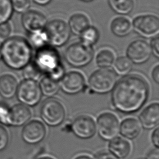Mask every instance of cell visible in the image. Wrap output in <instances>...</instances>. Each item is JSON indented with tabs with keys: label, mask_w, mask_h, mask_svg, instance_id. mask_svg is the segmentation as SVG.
<instances>
[{
	"label": "cell",
	"mask_w": 159,
	"mask_h": 159,
	"mask_svg": "<svg viewBox=\"0 0 159 159\" xmlns=\"http://www.w3.org/2000/svg\"><path fill=\"white\" fill-rule=\"evenodd\" d=\"M149 94L146 80L138 75H129L117 81L112 89L111 102L117 111L125 114L138 111L145 103Z\"/></svg>",
	"instance_id": "obj_1"
},
{
	"label": "cell",
	"mask_w": 159,
	"mask_h": 159,
	"mask_svg": "<svg viewBox=\"0 0 159 159\" xmlns=\"http://www.w3.org/2000/svg\"><path fill=\"white\" fill-rule=\"evenodd\" d=\"M1 59L12 70H21L30 61L32 48L29 41L22 37H9L1 45Z\"/></svg>",
	"instance_id": "obj_2"
},
{
	"label": "cell",
	"mask_w": 159,
	"mask_h": 159,
	"mask_svg": "<svg viewBox=\"0 0 159 159\" xmlns=\"http://www.w3.org/2000/svg\"><path fill=\"white\" fill-rule=\"evenodd\" d=\"M33 63L42 75L58 81L65 75L60 55L53 47L45 45L37 50Z\"/></svg>",
	"instance_id": "obj_3"
},
{
	"label": "cell",
	"mask_w": 159,
	"mask_h": 159,
	"mask_svg": "<svg viewBox=\"0 0 159 159\" xmlns=\"http://www.w3.org/2000/svg\"><path fill=\"white\" fill-rule=\"evenodd\" d=\"M117 75L109 68H101L94 71L88 79V86L97 94L111 91L117 83Z\"/></svg>",
	"instance_id": "obj_4"
},
{
	"label": "cell",
	"mask_w": 159,
	"mask_h": 159,
	"mask_svg": "<svg viewBox=\"0 0 159 159\" xmlns=\"http://www.w3.org/2000/svg\"><path fill=\"white\" fill-rule=\"evenodd\" d=\"M94 50L92 46L81 42L71 44L65 52L66 62L75 68H82L88 65L93 60Z\"/></svg>",
	"instance_id": "obj_5"
},
{
	"label": "cell",
	"mask_w": 159,
	"mask_h": 159,
	"mask_svg": "<svg viewBox=\"0 0 159 159\" xmlns=\"http://www.w3.org/2000/svg\"><path fill=\"white\" fill-rule=\"evenodd\" d=\"M44 31L48 42L54 47H61L70 37L71 31L68 24L62 19H56L47 22Z\"/></svg>",
	"instance_id": "obj_6"
},
{
	"label": "cell",
	"mask_w": 159,
	"mask_h": 159,
	"mask_svg": "<svg viewBox=\"0 0 159 159\" xmlns=\"http://www.w3.org/2000/svg\"><path fill=\"white\" fill-rule=\"evenodd\" d=\"M40 116L48 125L58 126L63 122L65 117V109L60 101L50 98L42 103L40 107Z\"/></svg>",
	"instance_id": "obj_7"
},
{
	"label": "cell",
	"mask_w": 159,
	"mask_h": 159,
	"mask_svg": "<svg viewBox=\"0 0 159 159\" xmlns=\"http://www.w3.org/2000/svg\"><path fill=\"white\" fill-rule=\"evenodd\" d=\"M16 95L21 104L34 106L40 101L42 93L36 81L24 79L18 84Z\"/></svg>",
	"instance_id": "obj_8"
},
{
	"label": "cell",
	"mask_w": 159,
	"mask_h": 159,
	"mask_svg": "<svg viewBox=\"0 0 159 159\" xmlns=\"http://www.w3.org/2000/svg\"><path fill=\"white\" fill-rule=\"evenodd\" d=\"M96 126L99 135L105 140L113 139L119 133V121L117 116L112 112H105L100 114Z\"/></svg>",
	"instance_id": "obj_9"
},
{
	"label": "cell",
	"mask_w": 159,
	"mask_h": 159,
	"mask_svg": "<svg viewBox=\"0 0 159 159\" xmlns=\"http://www.w3.org/2000/svg\"><path fill=\"white\" fill-rule=\"evenodd\" d=\"M132 24L134 30L143 37H155L158 34L159 19L156 15L148 14L138 16L133 20Z\"/></svg>",
	"instance_id": "obj_10"
},
{
	"label": "cell",
	"mask_w": 159,
	"mask_h": 159,
	"mask_svg": "<svg viewBox=\"0 0 159 159\" xmlns=\"http://www.w3.org/2000/svg\"><path fill=\"white\" fill-rule=\"evenodd\" d=\"M152 53L150 45L143 40H135L128 46L127 57L135 64H142L146 62Z\"/></svg>",
	"instance_id": "obj_11"
},
{
	"label": "cell",
	"mask_w": 159,
	"mask_h": 159,
	"mask_svg": "<svg viewBox=\"0 0 159 159\" xmlns=\"http://www.w3.org/2000/svg\"><path fill=\"white\" fill-rule=\"evenodd\" d=\"M85 86V78L82 73L71 71L64 75L60 80V87L68 94H75L83 90Z\"/></svg>",
	"instance_id": "obj_12"
},
{
	"label": "cell",
	"mask_w": 159,
	"mask_h": 159,
	"mask_svg": "<svg viewBox=\"0 0 159 159\" xmlns=\"http://www.w3.org/2000/svg\"><path fill=\"white\" fill-rule=\"evenodd\" d=\"M46 135V128L39 120H32L27 123L22 129L21 136L23 140L29 144L40 142Z\"/></svg>",
	"instance_id": "obj_13"
},
{
	"label": "cell",
	"mask_w": 159,
	"mask_h": 159,
	"mask_svg": "<svg viewBox=\"0 0 159 159\" xmlns=\"http://www.w3.org/2000/svg\"><path fill=\"white\" fill-rule=\"evenodd\" d=\"M71 130L76 137L88 139L95 134L96 123L94 119L89 116H80L73 120L71 124Z\"/></svg>",
	"instance_id": "obj_14"
},
{
	"label": "cell",
	"mask_w": 159,
	"mask_h": 159,
	"mask_svg": "<svg viewBox=\"0 0 159 159\" xmlns=\"http://www.w3.org/2000/svg\"><path fill=\"white\" fill-rule=\"evenodd\" d=\"M23 27L29 32H34L43 30L47 20L41 12L34 10H28L23 13L21 17Z\"/></svg>",
	"instance_id": "obj_15"
},
{
	"label": "cell",
	"mask_w": 159,
	"mask_h": 159,
	"mask_svg": "<svg viewBox=\"0 0 159 159\" xmlns=\"http://www.w3.org/2000/svg\"><path fill=\"white\" fill-rule=\"evenodd\" d=\"M31 117L29 107L21 103L10 107L9 126L19 127L25 124Z\"/></svg>",
	"instance_id": "obj_16"
},
{
	"label": "cell",
	"mask_w": 159,
	"mask_h": 159,
	"mask_svg": "<svg viewBox=\"0 0 159 159\" xmlns=\"http://www.w3.org/2000/svg\"><path fill=\"white\" fill-rule=\"evenodd\" d=\"M140 124L146 129H152L156 127L159 121V104L153 102L147 106L139 116Z\"/></svg>",
	"instance_id": "obj_17"
},
{
	"label": "cell",
	"mask_w": 159,
	"mask_h": 159,
	"mask_svg": "<svg viewBox=\"0 0 159 159\" xmlns=\"http://www.w3.org/2000/svg\"><path fill=\"white\" fill-rule=\"evenodd\" d=\"M17 87V80L13 75L5 74L0 76V96L2 98H13L16 94Z\"/></svg>",
	"instance_id": "obj_18"
},
{
	"label": "cell",
	"mask_w": 159,
	"mask_h": 159,
	"mask_svg": "<svg viewBox=\"0 0 159 159\" xmlns=\"http://www.w3.org/2000/svg\"><path fill=\"white\" fill-rule=\"evenodd\" d=\"M130 143L120 137L114 138L109 143L110 153L118 159L126 158L130 153Z\"/></svg>",
	"instance_id": "obj_19"
},
{
	"label": "cell",
	"mask_w": 159,
	"mask_h": 159,
	"mask_svg": "<svg viewBox=\"0 0 159 159\" xmlns=\"http://www.w3.org/2000/svg\"><path fill=\"white\" fill-rule=\"evenodd\" d=\"M141 125L135 118L129 117L124 119L120 124V134L128 139H135L140 133Z\"/></svg>",
	"instance_id": "obj_20"
},
{
	"label": "cell",
	"mask_w": 159,
	"mask_h": 159,
	"mask_svg": "<svg viewBox=\"0 0 159 159\" xmlns=\"http://www.w3.org/2000/svg\"><path fill=\"white\" fill-rule=\"evenodd\" d=\"M132 24L130 20L125 16L114 18L111 24L112 32L117 37H124L132 30Z\"/></svg>",
	"instance_id": "obj_21"
},
{
	"label": "cell",
	"mask_w": 159,
	"mask_h": 159,
	"mask_svg": "<svg viewBox=\"0 0 159 159\" xmlns=\"http://www.w3.org/2000/svg\"><path fill=\"white\" fill-rule=\"evenodd\" d=\"M68 25L70 31L76 35H80L90 25L89 18L83 13H76L72 15Z\"/></svg>",
	"instance_id": "obj_22"
},
{
	"label": "cell",
	"mask_w": 159,
	"mask_h": 159,
	"mask_svg": "<svg viewBox=\"0 0 159 159\" xmlns=\"http://www.w3.org/2000/svg\"><path fill=\"white\" fill-rule=\"evenodd\" d=\"M39 87L41 93L47 97H52L55 96L58 91L60 85L58 81H57L49 76H45L40 81Z\"/></svg>",
	"instance_id": "obj_23"
},
{
	"label": "cell",
	"mask_w": 159,
	"mask_h": 159,
	"mask_svg": "<svg viewBox=\"0 0 159 159\" xmlns=\"http://www.w3.org/2000/svg\"><path fill=\"white\" fill-rule=\"evenodd\" d=\"M114 61L115 54L112 50L108 48L101 49L96 57V63L101 68H109L114 64Z\"/></svg>",
	"instance_id": "obj_24"
},
{
	"label": "cell",
	"mask_w": 159,
	"mask_h": 159,
	"mask_svg": "<svg viewBox=\"0 0 159 159\" xmlns=\"http://www.w3.org/2000/svg\"><path fill=\"white\" fill-rule=\"evenodd\" d=\"M109 4L114 11L122 15L129 14L134 7V0H109Z\"/></svg>",
	"instance_id": "obj_25"
},
{
	"label": "cell",
	"mask_w": 159,
	"mask_h": 159,
	"mask_svg": "<svg viewBox=\"0 0 159 159\" xmlns=\"http://www.w3.org/2000/svg\"><path fill=\"white\" fill-rule=\"evenodd\" d=\"M80 36L82 43L92 46L98 42L99 34L96 27L89 25L80 34Z\"/></svg>",
	"instance_id": "obj_26"
},
{
	"label": "cell",
	"mask_w": 159,
	"mask_h": 159,
	"mask_svg": "<svg viewBox=\"0 0 159 159\" xmlns=\"http://www.w3.org/2000/svg\"><path fill=\"white\" fill-rule=\"evenodd\" d=\"M131 61L126 57H120L114 63V68L116 73L120 75L127 74L132 69Z\"/></svg>",
	"instance_id": "obj_27"
},
{
	"label": "cell",
	"mask_w": 159,
	"mask_h": 159,
	"mask_svg": "<svg viewBox=\"0 0 159 159\" xmlns=\"http://www.w3.org/2000/svg\"><path fill=\"white\" fill-rule=\"evenodd\" d=\"M29 43L37 49L47 45V37L44 30L29 33Z\"/></svg>",
	"instance_id": "obj_28"
},
{
	"label": "cell",
	"mask_w": 159,
	"mask_h": 159,
	"mask_svg": "<svg viewBox=\"0 0 159 159\" xmlns=\"http://www.w3.org/2000/svg\"><path fill=\"white\" fill-rule=\"evenodd\" d=\"M13 12L11 0H0V24L9 22Z\"/></svg>",
	"instance_id": "obj_29"
},
{
	"label": "cell",
	"mask_w": 159,
	"mask_h": 159,
	"mask_svg": "<svg viewBox=\"0 0 159 159\" xmlns=\"http://www.w3.org/2000/svg\"><path fill=\"white\" fill-rule=\"evenodd\" d=\"M23 69V76L26 80L37 81L42 75L33 61H30Z\"/></svg>",
	"instance_id": "obj_30"
},
{
	"label": "cell",
	"mask_w": 159,
	"mask_h": 159,
	"mask_svg": "<svg viewBox=\"0 0 159 159\" xmlns=\"http://www.w3.org/2000/svg\"><path fill=\"white\" fill-rule=\"evenodd\" d=\"M14 11L18 13H24L29 10L31 1L30 0H11Z\"/></svg>",
	"instance_id": "obj_31"
},
{
	"label": "cell",
	"mask_w": 159,
	"mask_h": 159,
	"mask_svg": "<svg viewBox=\"0 0 159 159\" xmlns=\"http://www.w3.org/2000/svg\"><path fill=\"white\" fill-rule=\"evenodd\" d=\"M10 107L6 104L0 103V124L9 126V117Z\"/></svg>",
	"instance_id": "obj_32"
},
{
	"label": "cell",
	"mask_w": 159,
	"mask_h": 159,
	"mask_svg": "<svg viewBox=\"0 0 159 159\" xmlns=\"http://www.w3.org/2000/svg\"><path fill=\"white\" fill-rule=\"evenodd\" d=\"M9 142V134L6 129L0 125V151L4 150Z\"/></svg>",
	"instance_id": "obj_33"
},
{
	"label": "cell",
	"mask_w": 159,
	"mask_h": 159,
	"mask_svg": "<svg viewBox=\"0 0 159 159\" xmlns=\"http://www.w3.org/2000/svg\"><path fill=\"white\" fill-rule=\"evenodd\" d=\"M11 25L9 22L0 24V38L4 40L10 37L11 34Z\"/></svg>",
	"instance_id": "obj_34"
},
{
	"label": "cell",
	"mask_w": 159,
	"mask_h": 159,
	"mask_svg": "<svg viewBox=\"0 0 159 159\" xmlns=\"http://www.w3.org/2000/svg\"><path fill=\"white\" fill-rule=\"evenodd\" d=\"M151 51L157 58L159 57V37L158 35L155 36L152 40L150 44Z\"/></svg>",
	"instance_id": "obj_35"
},
{
	"label": "cell",
	"mask_w": 159,
	"mask_h": 159,
	"mask_svg": "<svg viewBox=\"0 0 159 159\" xmlns=\"http://www.w3.org/2000/svg\"><path fill=\"white\" fill-rule=\"evenodd\" d=\"M94 159H118L110 152H101L97 153Z\"/></svg>",
	"instance_id": "obj_36"
},
{
	"label": "cell",
	"mask_w": 159,
	"mask_h": 159,
	"mask_svg": "<svg viewBox=\"0 0 159 159\" xmlns=\"http://www.w3.org/2000/svg\"><path fill=\"white\" fill-rule=\"evenodd\" d=\"M151 140L153 145L158 148L159 147V129L157 127L153 132L151 137Z\"/></svg>",
	"instance_id": "obj_37"
},
{
	"label": "cell",
	"mask_w": 159,
	"mask_h": 159,
	"mask_svg": "<svg viewBox=\"0 0 159 159\" xmlns=\"http://www.w3.org/2000/svg\"><path fill=\"white\" fill-rule=\"evenodd\" d=\"M152 76L153 80L157 83H159V65L155 66L152 72Z\"/></svg>",
	"instance_id": "obj_38"
},
{
	"label": "cell",
	"mask_w": 159,
	"mask_h": 159,
	"mask_svg": "<svg viewBox=\"0 0 159 159\" xmlns=\"http://www.w3.org/2000/svg\"><path fill=\"white\" fill-rule=\"evenodd\" d=\"M146 159H159L158 151L157 150H154L151 151L148 154Z\"/></svg>",
	"instance_id": "obj_39"
},
{
	"label": "cell",
	"mask_w": 159,
	"mask_h": 159,
	"mask_svg": "<svg viewBox=\"0 0 159 159\" xmlns=\"http://www.w3.org/2000/svg\"><path fill=\"white\" fill-rule=\"evenodd\" d=\"M33 1L39 5H46L49 3L51 0H33Z\"/></svg>",
	"instance_id": "obj_40"
},
{
	"label": "cell",
	"mask_w": 159,
	"mask_h": 159,
	"mask_svg": "<svg viewBox=\"0 0 159 159\" xmlns=\"http://www.w3.org/2000/svg\"><path fill=\"white\" fill-rule=\"evenodd\" d=\"M75 159H92L89 156L86 155H81L76 157Z\"/></svg>",
	"instance_id": "obj_41"
},
{
	"label": "cell",
	"mask_w": 159,
	"mask_h": 159,
	"mask_svg": "<svg viewBox=\"0 0 159 159\" xmlns=\"http://www.w3.org/2000/svg\"><path fill=\"white\" fill-rule=\"evenodd\" d=\"M37 159H54L52 157H48V156H45V157H41Z\"/></svg>",
	"instance_id": "obj_42"
},
{
	"label": "cell",
	"mask_w": 159,
	"mask_h": 159,
	"mask_svg": "<svg viewBox=\"0 0 159 159\" xmlns=\"http://www.w3.org/2000/svg\"><path fill=\"white\" fill-rule=\"evenodd\" d=\"M1 43H0V60L1 59Z\"/></svg>",
	"instance_id": "obj_43"
},
{
	"label": "cell",
	"mask_w": 159,
	"mask_h": 159,
	"mask_svg": "<svg viewBox=\"0 0 159 159\" xmlns=\"http://www.w3.org/2000/svg\"><path fill=\"white\" fill-rule=\"evenodd\" d=\"M81 1H90L91 0H81Z\"/></svg>",
	"instance_id": "obj_44"
}]
</instances>
